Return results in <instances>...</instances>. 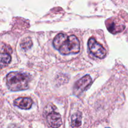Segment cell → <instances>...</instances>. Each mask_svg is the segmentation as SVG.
Listing matches in <instances>:
<instances>
[{
    "label": "cell",
    "mask_w": 128,
    "mask_h": 128,
    "mask_svg": "<svg viewBox=\"0 0 128 128\" xmlns=\"http://www.w3.org/2000/svg\"><path fill=\"white\" fill-rule=\"evenodd\" d=\"M88 47L90 52L94 56L102 59L106 55V51L103 46L96 41L94 38H91L88 41Z\"/></svg>",
    "instance_id": "cell-4"
},
{
    "label": "cell",
    "mask_w": 128,
    "mask_h": 128,
    "mask_svg": "<svg viewBox=\"0 0 128 128\" xmlns=\"http://www.w3.org/2000/svg\"><path fill=\"white\" fill-rule=\"evenodd\" d=\"M14 104L22 110H30L32 105V101L30 98H19L14 101Z\"/></svg>",
    "instance_id": "cell-6"
},
{
    "label": "cell",
    "mask_w": 128,
    "mask_h": 128,
    "mask_svg": "<svg viewBox=\"0 0 128 128\" xmlns=\"http://www.w3.org/2000/svg\"></svg>",
    "instance_id": "cell-11"
},
{
    "label": "cell",
    "mask_w": 128,
    "mask_h": 128,
    "mask_svg": "<svg viewBox=\"0 0 128 128\" xmlns=\"http://www.w3.org/2000/svg\"><path fill=\"white\" fill-rule=\"evenodd\" d=\"M52 44L56 50L61 54L78 53L80 51V41L74 35L68 36L63 33H59L54 38Z\"/></svg>",
    "instance_id": "cell-1"
},
{
    "label": "cell",
    "mask_w": 128,
    "mask_h": 128,
    "mask_svg": "<svg viewBox=\"0 0 128 128\" xmlns=\"http://www.w3.org/2000/svg\"><path fill=\"white\" fill-rule=\"evenodd\" d=\"M31 80L30 74L24 72L13 71L6 76V84L12 91H22L29 88V82Z\"/></svg>",
    "instance_id": "cell-2"
},
{
    "label": "cell",
    "mask_w": 128,
    "mask_h": 128,
    "mask_svg": "<svg viewBox=\"0 0 128 128\" xmlns=\"http://www.w3.org/2000/svg\"><path fill=\"white\" fill-rule=\"evenodd\" d=\"M82 114L81 112H77L71 117V126L72 128H80L81 126Z\"/></svg>",
    "instance_id": "cell-9"
},
{
    "label": "cell",
    "mask_w": 128,
    "mask_h": 128,
    "mask_svg": "<svg viewBox=\"0 0 128 128\" xmlns=\"http://www.w3.org/2000/svg\"><path fill=\"white\" fill-rule=\"evenodd\" d=\"M11 61V56L8 52L0 53V70L7 66Z\"/></svg>",
    "instance_id": "cell-8"
},
{
    "label": "cell",
    "mask_w": 128,
    "mask_h": 128,
    "mask_svg": "<svg viewBox=\"0 0 128 128\" xmlns=\"http://www.w3.org/2000/svg\"><path fill=\"white\" fill-rule=\"evenodd\" d=\"M92 79L89 74L86 75L76 81L73 88V92L74 94L78 96H80L88 89L92 84Z\"/></svg>",
    "instance_id": "cell-3"
},
{
    "label": "cell",
    "mask_w": 128,
    "mask_h": 128,
    "mask_svg": "<svg viewBox=\"0 0 128 128\" xmlns=\"http://www.w3.org/2000/svg\"><path fill=\"white\" fill-rule=\"evenodd\" d=\"M46 118L49 124L52 128H58L62 124L61 115L54 111L49 112L46 116Z\"/></svg>",
    "instance_id": "cell-5"
},
{
    "label": "cell",
    "mask_w": 128,
    "mask_h": 128,
    "mask_svg": "<svg viewBox=\"0 0 128 128\" xmlns=\"http://www.w3.org/2000/svg\"><path fill=\"white\" fill-rule=\"evenodd\" d=\"M106 24L108 30L112 34H116L117 32H121L124 29V26L120 25L114 20H108Z\"/></svg>",
    "instance_id": "cell-7"
},
{
    "label": "cell",
    "mask_w": 128,
    "mask_h": 128,
    "mask_svg": "<svg viewBox=\"0 0 128 128\" xmlns=\"http://www.w3.org/2000/svg\"><path fill=\"white\" fill-rule=\"evenodd\" d=\"M31 46H32V41H31V39L29 38L24 39L21 44V48L22 49H25V50L30 48Z\"/></svg>",
    "instance_id": "cell-10"
}]
</instances>
